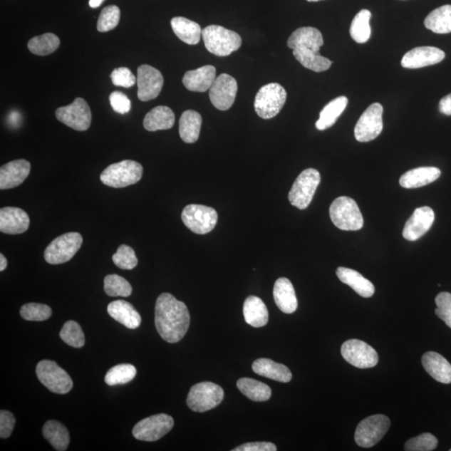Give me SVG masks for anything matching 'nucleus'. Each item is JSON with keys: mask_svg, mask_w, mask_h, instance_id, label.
<instances>
[{"mask_svg": "<svg viewBox=\"0 0 451 451\" xmlns=\"http://www.w3.org/2000/svg\"><path fill=\"white\" fill-rule=\"evenodd\" d=\"M191 317L187 305L171 294L164 293L157 299L155 323L160 336L167 343H177L185 336Z\"/></svg>", "mask_w": 451, "mask_h": 451, "instance_id": "1", "label": "nucleus"}, {"mask_svg": "<svg viewBox=\"0 0 451 451\" xmlns=\"http://www.w3.org/2000/svg\"><path fill=\"white\" fill-rule=\"evenodd\" d=\"M323 45L321 32L313 27H302L290 36L288 46L301 65L314 72L328 71L332 61L320 56V48Z\"/></svg>", "mask_w": 451, "mask_h": 451, "instance_id": "2", "label": "nucleus"}, {"mask_svg": "<svg viewBox=\"0 0 451 451\" xmlns=\"http://www.w3.org/2000/svg\"><path fill=\"white\" fill-rule=\"evenodd\" d=\"M202 37L207 50L219 57L229 56L242 46L239 33L220 26H209L202 30Z\"/></svg>", "mask_w": 451, "mask_h": 451, "instance_id": "3", "label": "nucleus"}, {"mask_svg": "<svg viewBox=\"0 0 451 451\" xmlns=\"http://www.w3.org/2000/svg\"><path fill=\"white\" fill-rule=\"evenodd\" d=\"M142 174V165L133 160H125L106 167L100 174V181L110 187L123 188L140 182Z\"/></svg>", "mask_w": 451, "mask_h": 451, "instance_id": "4", "label": "nucleus"}, {"mask_svg": "<svg viewBox=\"0 0 451 451\" xmlns=\"http://www.w3.org/2000/svg\"><path fill=\"white\" fill-rule=\"evenodd\" d=\"M334 225L343 231H358L363 226L362 213L355 200L348 197H338L329 208Z\"/></svg>", "mask_w": 451, "mask_h": 451, "instance_id": "5", "label": "nucleus"}, {"mask_svg": "<svg viewBox=\"0 0 451 451\" xmlns=\"http://www.w3.org/2000/svg\"><path fill=\"white\" fill-rule=\"evenodd\" d=\"M287 100V91L279 83L265 85L256 93L254 109L259 118L269 120L275 118Z\"/></svg>", "mask_w": 451, "mask_h": 451, "instance_id": "6", "label": "nucleus"}, {"mask_svg": "<svg viewBox=\"0 0 451 451\" xmlns=\"http://www.w3.org/2000/svg\"><path fill=\"white\" fill-rule=\"evenodd\" d=\"M321 177L316 169L309 168L301 172L289 194V200L300 210L306 209L311 203Z\"/></svg>", "mask_w": 451, "mask_h": 451, "instance_id": "7", "label": "nucleus"}, {"mask_svg": "<svg viewBox=\"0 0 451 451\" xmlns=\"http://www.w3.org/2000/svg\"><path fill=\"white\" fill-rule=\"evenodd\" d=\"M223 398L224 391L219 385L212 382H201L191 388L187 404L192 410L202 413L220 405Z\"/></svg>", "mask_w": 451, "mask_h": 451, "instance_id": "8", "label": "nucleus"}, {"mask_svg": "<svg viewBox=\"0 0 451 451\" xmlns=\"http://www.w3.org/2000/svg\"><path fill=\"white\" fill-rule=\"evenodd\" d=\"M83 242V237L78 232H67L56 237L46 247L45 259L52 265L66 264L72 259Z\"/></svg>", "mask_w": 451, "mask_h": 451, "instance_id": "9", "label": "nucleus"}, {"mask_svg": "<svg viewBox=\"0 0 451 451\" xmlns=\"http://www.w3.org/2000/svg\"><path fill=\"white\" fill-rule=\"evenodd\" d=\"M36 375L41 384L56 394L65 395L72 390L71 376L54 361L46 360L38 363Z\"/></svg>", "mask_w": 451, "mask_h": 451, "instance_id": "10", "label": "nucleus"}, {"mask_svg": "<svg viewBox=\"0 0 451 451\" xmlns=\"http://www.w3.org/2000/svg\"><path fill=\"white\" fill-rule=\"evenodd\" d=\"M390 427V420L386 415H375L367 417L358 425L355 440L362 448H370L379 443Z\"/></svg>", "mask_w": 451, "mask_h": 451, "instance_id": "11", "label": "nucleus"}, {"mask_svg": "<svg viewBox=\"0 0 451 451\" xmlns=\"http://www.w3.org/2000/svg\"><path fill=\"white\" fill-rule=\"evenodd\" d=\"M218 219L217 212L214 208L190 204L184 208L182 220L194 234H207L214 229Z\"/></svg>", "mask_w": 451, "mask_h": 451, "instance_id": "12", "label": "nucleus"}, {"mask_svg": "<svg viewBox=\"0 0 451 451\" xmlns=\"http://www.w3.org/2000/svg\"><path fill=\"white\" fill-rule=\"evenodd\" d=\"M174 420L172 416L159 414L147 417L134 426L133 434L135 439L153 442L172 430Z\"/></svg>", "mask_w": 451, "mask_h": 451, "instance_id": "13", "label": "nucleus"}, {"mask_svg": "<svg viewBox=\"0 0 451 451\" xmlns=\"http://www.w3.org/2000/svg\"><path fill=\"white\" fill-rule=\"evenodd\" d=\"M58 120L78 132L88 130L91 124V111L88 104L82 98H76L72 104L58 108Z\"/></svg>", "mask_w": 451, "mask_h": 451, "instance_id": "14", "label": "nucleus"}, {"mask_svg": "<svg viewBox=\"0 0 451 451\" xmlns=\"http://www.w3.org/2000/svg\"><path fill=\"white\" fill-rule=\"evenodd\" d=\"M341 355L353 366L370 368L377 366L379 356L375 348L358 339H349L343 343Z\"/></svg>", "mask_w": 451, "mask_h": 451, "instance_id": "15", "label": "nucleus"}, {"mask_svg": "<svg viewBox=\"0 0 451 451\" xmlns=\"http://www.w3.org/2000/svg\"><path fill=\"white\" fill-rule=\"evenodd\" d=\"M383 110L380 103H373L362 114L355 128L358 142H368L379 137L383 130Z\"/></svg>", "mask_w": 451, "mask_h": 451, "instance_id": "16", "label": "nucleus"}, {"mask_svg": "<svg viewBox=\"0 0 451 451\" xmlns=\"http://www.w3.org/2000/svg\"><path fill=\"white\" fill-rule=\"evenodd\" d=\"M237 93V81L229 75L222 74L213 82L209 90V98L217 110L224 111L234 105Z\"/></svg>", "mask_w": 451, "mask_h": 451, "instance_id": "17", "label": "nucleus"}, {"mask_svg": "<svg viewBox=\"0 0 451 451\" xmlns=\"http://www.w3.org/2000/svg\"><path fill=\"white\" fill-rule=\"evenodd\" d=\"M138 96L142 101L156 99L164 84L162 73L149 65L139 66L138 70Z\"/></svg>", "mask_w": 451, "mask_h": 451, "instance_id": "18", "label": "nucleus"}, {"mask_svg": "<svg viewBox=\"0 0 451 451\" xmlns=\"http://www.w3.org/2000/svg\"><path fill=\"white\" fill-rule=\"evenodd\" d=\"M435 222V212L430 207L416 208L413 214L406 222L404 230V239L416 241L423 237L432 227Z\"/></svg>", "mask_w": 451, "mask_h": 451, "instance_id": "19", "label": "nucleus"}, {"mask_svg": "<svg viewBox=\"0 0 451 451\" xmlns=\"http://www.w3.org/2000/svg\"><path fill=\"white\" fill-rule=\"evenodd\" d=\"M445 52L438 48L417 47L406 53L401 61V66L406 69H419V68L438 64L445 59Z\"/></svg>", "mask_w": 451, "mask_h": 451, "instance_id": "20", "label": "nucleus"}, {"mask_svg": "<svg viewBox=\"0 0 451 451\" xmlns=\"http://www.w3.org/2000/svg\"><path fill=\"white\" fill-rule=\"evenodd\" d=\"M30 223V217L21 208L6 207L0 210V232L3 234H24L28 229Z\"/></svg>", "mask_w": 451, "mask_h": 451, "instance_id": "21", "label": "nucleus"}, {"mask_svg": "<svg viewBox=\"0 0 451 451\" xmlns=\"http://www.w3.org/2000/svg\"><path fill=\"white\" fill-rule=\"evenodd\" d=\"M31 163L19 159L9 162L0 168V189L6 190L19 187L31 173Z\"/></svg>", "mask_w": 451, "mask_h": 451, "instance_id": "22", "label": "nucleus"}, {"mask_svg": "<svg viewBox=\"0 0 451 451\" xmlns=\"http://www.w3.org/2000/svg\"><path fill=\"white\" fill-rule=\"evenodd\" d=\"M216 68L205 66L197 70L189 71L184 76L182 83L188 90L193 92H206L209 90L217 78Z\"/></svg>", "mask_w": 451, "mask_h": 451, "instance_id": "23", "label": "nucleus"}, {"mask_svg": "<svg viewBox=\"0 0 451 451\" xmlns=\"http://www.w3.org/2000/svg\"><path fill=\"white\" fill-rule=\"evenodd\" d=\"M422 365L434 380L442 384L451 383V365L442 356L435 352H427L422 356Z\"/></svg>", "mask_w": 451, "mask_h": 451, "instance_id": "24", "label": "nucleus"}, {"mask_svg": "<svg viewBox=\"0 0 451 451\" xmlns=\"http://www.w3.org/2000/svg\"><path fill=\"white\" fill-rule=\"evenodd\" d=\"M108 311L115 321L130 329L138 328L142 323V317L133 304L124 300L113 301L108 305Z\"/></svg>", "mask_w": 451, "mask_h": 451, "instance_id": "25", "label": "nucleus"}, {"mask_svg": "<svg viewBox=\"0 0 451 451\" xmlns=\"http://www.w3.org/2000/svg\"><path fill=\"white\" fill-rule=\"evenodd\" d=\"M441 172L437 167H423L410 170L402 175L400 184L407 189L419 188L437 180Z\"/></svg>", "mask_w": 451, "mask_h": 451, "instance_id": "26", "label": "nucleus"}, {"mask_svg": "<svg viewBox=\"0 0 451 451\" xmlns=\"http://www.w3.org/2000/svg\"><path fill=\"white\" fill-rule=\"evenodd\" d=\"M274 298L279 309L284 313H293L297 310L298 299L294 286L288 279L280 278L276 281Z\"/></svg>", "mask_w": 451, "mask_h": 451, "instance_id": "27", "label": "nucleus"}, {"mask_svg": "<svg viewBox=\"0 0 451 451\" xmlns=\"http://www.w3.org/2000/svg\"><path fill=\"white\" fill-rule=\"evenodd\" d=\"M336 274L342 283L347 284L363 298H370L375 294V286L357 271L339 266Z\"/></svg>", "mask_w": 451, "mask_h": 451, "instance_id": "28", "label": "nucleus"}, {"mask_svg": "<svg viewBox=\"0 0 451 451\" xmlns=\"http://www.w3.org/2000/svg\"><path fill=\"white\" fill-rule=\"evenodd\" d=\"M253 370L256 375L282 383H289L293 378L292 373L287 366L269 358H259L255 361L253 363Z\"/></svg>", "mask_w": 451, "mask_h": 451, "instance_id": "29", "label": "nucleus"}, {"mask_svg": "<svg viewBox=\"0 0 451 451\" xmlns=\"http://www.w3.org/2000/svg\"><path fill=\"white\" fill-rule=\"evenodd\" d=\"M175 114L167 106L159 105L145 115L143 125L148 132L168 130L173 128Z\"/></svg>", "mask_w": 451, "mask_h": 451, "instance_id": "30", "label": "nucleus"}, {"mask_svg": "<svg viewBox=\"0 0 451 451\" xmlns=\"http://www.w3.org/2000/svg\"><path fill=\"white\" fill-rule=\"evenodd\" d=\"M244 315L246 323L254 328L264 327L269 322L268 309L264 301L256 296H249L245 300Z\"/></svg>", "mask_w": 451, "mask_h": 451, "instance_id": "31", "label": "nucleus"}, {"mask_svg": "<svg viewBox=\"0 0 451 451\" xmlns=\"http://www.w3.org/2000/svg\"><path fill=\"white\" fill-rule=\"evenodd\" d=\"M171 26L175 35L187 45L195 46L200 42L202 30L197 23L187 18L175 17Z\"/></svg>", "mask_w": 451, "mask_h": 451, "instance_id": "32", "label": "nucleus"}, {"mask_svg": "<svg viewBox=\"0 0 451 451\" xmlns=\"http://www.w3.org/2000/svg\"><path fill=\"white\" fill-rule=\"evenodd\" d=\"M202 118L195 110L184 111L179 120V134L184 142H196L200 135Z\"/></svg>", "mask_w": 451, "mask_h": 451, "instance_id": "33", "label": "nucleus"}, {"mask_svg": "<svg viewBox=\"0 0 451 451\" xmlns=\"http://www.w3.org/2000/svg\"><path fill=\"white\" fill-rule=\"evenodd\" d=\"M348 101L346 96H338L325 105L319 114V119L315 124L316 128L318 130H324L333 127L339 116L346 109Z\"/></svg>", "mask_w": 451, "mask_h": 451, "instance_id": "34", "label": "nucleus"}, {"mask_svg": "<svg viewBox=\"0 0 451 451\" xmlns=\"http://www.w3.org/2000/svg\"><path fill=\"white\" fill-rule=\"evenodd\" d=\"M43 435L58 451H65L70 444V434L65 425L56 420H48L43 427Z\"/></svg>", "mask_w": 451, "mask_h": 451, "instance_id": "35", "label": "nucleus"}, {"mask_svg": "<svg viewBox=\"0 0 451 451\" xmlns=\"http://www.w3.org/2000/svg\"><path fill=\"white\" fill-rule=\"evenodd\" d=\"M237 386L242 394L253 401H266L271 395V388L268 385L250 378H242L237 380Z\"/></svg>", "mask_w": 451, "mask_h": 451, "instance_id": "36", "label": "nucleus"}, {"mask_svg": "<svg viewBox=\"0 0 451 451\" xmlns=\"http://www.w3.org/2000/svg\"><path fill=\"white\" fill-rule=\"evenodd\" d=\"M425 26L436 33H451V6L435 9L425 18Z\"/></svg>", "mask_w": 451, "mask_h": 451, "instance_id": "37", "label": "nucleus"}, {"mask_svg": "<svg viewBox=\"0 0 451 451\" xmlns=\"http://www.w3.org/2000/svg\"><path fill=\"white\" fill-rule=\"evenodd\" d=\"M371 12L368 9H362L353 18L351 26V36L358 43H365L371 36L370 21Z\"/></svg>", "mask_w": 451, "mask_h": 451, "instance_id": "38", "label": "nucleus"}, {"mask_svg": "<svg viewBox=\"0 0 451 451\" xmlns=\"http://www.w3.org/2000/svg\"><path fill=\"white\" fill-rule=\"evenodd\" d=\"M60 45L59 37L54 33H46L42 36L32 38L28 43V48L33 55L46 56L57 51Z\"/></svg>", "mask_w": 451, "mask_h": 451, "instance_id": "39", "label": "nucleus"}, {"mask_svg": "<svg viewBox=\"0 0 451 451\" xmlns=\"http://www.w3.org/2000/svg\"><path fill=\"white\" fill-rule=\"evenodd\" d=\"M137 375V368L130 363L115 366L106 373L105 382L110 386L128 384Z\"/></svg>", "mask_w": 451, "mask_h": 451, "instance_id": "40", "label": "nucleus"}, {"mask_svg": "<svg viewBox=\"0 0 451 451\" xmlns=\"http://www.w3.org/2000/svg\"><path fill=\"white\" fill-rule=\"evenodd\" d=\"M104 289L110 297H129L133 294V287L127 279L118 274L106 276L104 280Z\"/></svg>", "mask_w": 451, "mask_h": 451, "instance_id": "41", "label": "nucleus"}, {"mask_svg": "<svg viewBox=\"0 0 451 451\" xmlns=\"http://www.w3.org/2000/svg\"><path fill=\"white\" fill-rule=\"evenodd\" d=\"M63 341L71 347L80 348L85 346V334L78 323L70 320L63 326L60 333Z\"/></svg>", "mask_w": 451, "mask_h": 451, "instance_id": "42", "label": "nucleus"}, {"mask_svg": "<svg viewBox=\"0 0 451 451\" xmlns=\"http://www.w3.org/2000/svg\"><path fill=\"white\" fill-rule=\"evenodd\" d=\"M21 315L28 321H45L51 317L52 310L46 304L31 303L23 305Z\"/></svg>", "mask_w": 451, "mask_h": 451, "instance_id": "43", "label": "nucleus"}, {"mask_svg": "<svg viewBox=\"0 0 451 451\" xmlns=\"http://www.w3.org/2000/svg\"><path fill=\"white\" fill-rule=\"evenodd\" d=\"M120 17V11L118 6H110L104 8L97 22V31L108 32L114 30L118 26Z\"/></svg>", "mask_w": 451, "mask_h": 451, "instance_id": "44", "label": "nucleus"}, {"mask_svg": "<svg viewBox=\"0 0 451 451\" xmlns=\"http://www.w3.org/2000/svg\"><path fill=\"white\" fill-rule=\"evenodd\" d=\"M115 266L124 270H132L138 264V259L133 247L128 245H120L118 252L113 256Z\"/></svg>", "mask_w": 451, "mask_h": 451, "instance_id": "45", "label": "nucleus"}, {"mask_svg": "<svg viewBox=\"0 0 451 451\" xmlns=\"http://www.w3.org/2000/svg\"><path fill=\"white\" fill-rule=\"evenodd\" d=\"M438 440L430 433L421 434L405 444L406 451H431L437 447Z\"/></svg>", "mask_w": 451, "mask_h": 451, "instance_id": "46", "label": "nucleus"}, {"mask_svg": "<svg viewBox=\"0 0 451 451\" xmlns=\"http://www.w3.org/2000/svg\"><path fill=\"white\" fill-rule=\"evenodd\" d=\"M435 314L451 328V294L442 292L436 296Z\"/></svg>", "mask_w": 451, "mask_h": 451, "instance_id": "47", "label": "nucleus"}, {"mask_svg": "<svg viewBox=\"0 0 451 451\" xmlns=\"http://www.w3.org/2000/svg\"><path fill=\"white\" fill-rule=\"evenodd\" d=\"M110 79L114 85L125 87V88H130L137 82V78H135L132 71L125 67L115 69L111 73Z\"/></svg>", "mask_w": 451, "mask_h": 451, "instance_id": "48", "label": "nucleus"}, {"mask_svg": "<svg viewBox=\"0 0 451 451\" xmlns=\"http://www.w3.org/2000/svg\"><path fill=\"white\" fill-rule=\"evenodd\" d=\"M111 108L121 115L127 114L132 109V103L123 92L114 91L110 95Z\"/></svg>", "mask_w": 451, "mask_h": 451, "instance_id": "49", "label": "nucleus"}, {"mask_svg": "<svg viewBox=\"0 0 451 451\" xmlns=\"http://www.w3.org/2000/svg\"><path fill=\"white\" fill-rule=\"evenodd\" d=\"M16 425V418L11 412L7 410L0 411V437L6 439L13 432Z\"/></svg>", "mask_w": 451, "mask_h": 451, "instance_id": "50", "label": "nucleus"}, {"mask_svg": "<svg viewBox=\"0 0 451 451\" xmlns=\"http://www.w3.org/2000/svg\"><path fill=\"white\" fill-rule=\"evenodd\" d=\"M277 446L271 442H252L239 445L232 451H276Z\"/></svg>", "mask_w": 451, "mask_h": 451, "instance_id": "51", "label": "nucleus"}, {"mask_svg": "<svg viewBox=\"0 0 451 451\" xmlns=\"http://www.w3.org/2000/svg\"><path fill=\"white\" fill-rule=\"evenodd\" d=\"M439 108L441 113L451 115V94L440 100Z\"/></svg>", "mask_w": 451, "mask_h": 451, "instance_id": "52", "label": "nucleus"}, {"mask_svg": "<svg viewBox=\"0 0 451 451\" xmlns=\"http://www.w3.org/2000/svg\"><path fill=\"white\" fill-rule=\"evenodd\" d=\"M8 261L4 254H0V271H3L7 268Z\"/></svg>", "mask_w": 451, "mask_h": 451, "instance_id": "53", "label": "nucleus"}, {"mask_svg": "<svg viewBox=\"0 0 451 451\" xmlns=\"http://www.w3.org/2000/svg\"><path fill=\"white\" fill-rule=\"evenodd\" d=\"M105 0H90L89 4L91 8L96 9L103 4Z\"/></svg>", "mask_w": 451, "mask_h": 451, "instance_id": "54", "label": "nucleus"}, {"mask_svg": "<svg viewBox=\"0 0 451 451\" xmlns=\"http://www.w3.org/2000/svg\"><path fill=\"white\" fill-rule=\"evenodd\" d=\"M307 1H309V2H318V1H322V0H307Z\"/></svg>", "mask_w": 451, "mask_h": 451, "instance_id": "55", "label": "nucleus"}, {"mask_svg": "<svg viewBox=\"0 0 451 451\" xmlns=\"http://www.w3.org/2000/svg\"><path fill=\"white\" fill-rule=\"evenodd\" d=\"M450 451H451V449L450 450Z\"/></svg>", "mask_w": 451, "mask_h": 451, "instance_id": "56", "label": "nucleus"}]
</instances>
